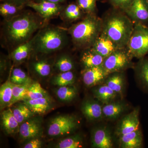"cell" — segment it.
<instances>
[{
  "instance_id": "6da1fadb",
  "label": "cell",
  "mask_w": 148,
  "mask_h": 148,
  "mask_svg": "<svg viewBox=\"0 0 148 148\" xmlns=\"http://www.w3.org/2000/svg\"><path fill=\"white\" fill-rule=\"evenodd\" d=\"M42 25L40 18L32 12H22L12 18L5 20L3 36L8 45L15 48L31 40Z\"/></svg>"
},
{
  "instance_id": "7a4b0ae2",
  "label": "cell",
  "mask_w": 148,
  "mask_h": 148,
  "mask_svg": "<svg viewBox=\"0 0 148 148\" xmlns=\"http://www.w3.org/2000/svg\"><path fill=\"white\" fill-rule=\"evenodd\" d=\"M134 24L126 14H110L103 21L102 33L119 49L126 47L134 29Z\"/></svg>"
},
{
  "instance_id": "3957f363",
  "label": "cell",
  "mask_w": 148,
  "mask_h": 148,
  "mask_svg": "<svg viewBox=\"0 0 148 148\" xmlns=\"http://www.w3.org/2000/svg\"><path fill=\"white\" fill-rule=\"evenodd\" d=\"M88 14L68 31L74 45L78 48L85 49L92 47L102 32L103 21L92 14Z\"/></svg>"
},
{
  "instance_id": "277c9868",
  "label": "cell",
  "mask_w": 148,
  "mask_h": 148,
  "mask_svg": "<svg viewBox=\"0 0 148 148\" xmlns=\"http://www.w3.org/2000/svg\"><path fill=\"white\" fill-rule=\"evenodd\" d=\"M68 31L58 27L40 29L33 37V51L49 54L62 49L68 43Z\"/></svg>"
},
{
  "instance_id": "5b68a950",
  "label": "cell",
  "mask_w": 148,
  "mask_h": 148,
  "mask_svg": "<svg viewBox=\"0 0 148 148\" xmlns=\"http://www.w3.org/2000/svg\"><path fill=\"white\" fill-rule=\"evenodd\" d=\"M126 47L131 56L144 58L148 54V26L135 23L134 29Z\"/></svg>"
},
{
  "instance_id": "8992f818",
  "label": "cell",
  "mask_w": 148,
  "mask_h": 148,
  "mask_svg": "<svg viewBox=\"0 0 148 148\" xmlns=\"http://www.w3.org/2000/svg\"><path fill=\"white\" fill-rule=\"evenodd\" d=\"M78 125V121L74 116H59L50 122L48 127L47 133L52 137L69 135L77 128Z\"/></svg>"
},
{
  "instance_id": "52a82bcc",
  "label": "cell",
  "mask_w": 148,
  "mask_h": 148,
  "mask_svg": "<svg viewBox=\"0 0 148 148\" xmlns=\"http://www.w3.org/2000/svg\"><path fill=\"white\" fill-rule=\"evenodd\" d=\"M131 56L127 51L119 49L105 58L102 66L108 75L115 72H121L129 67Z\"/></svg>"
},
{
  "instance_id": "ba28073f",
  "label": "cell",
  "mask_w": 148,
  "mask_h": 148,
  "mask_svg": "<svg viewBox=\"0 0 148 148\" xmlns=\"http://www.w3.org/2000/svg\"><path fill=\"white\" fill-rule=\"evenodd\" d=\"M26 6L33 9L44 19H48L57 16L61 13L65 7L61 4L46 1H31Z\"/></svg>"
},
{
  "instance_id": "9c48e42d",
  "label": "cell",
  "mask_w": 148,
  "mask_h": 148,
  "mask_svg": "<svg viewBox=\"0 0 148 148\" xmlns=\"http://www.w3.org/2000/svg\"><path fill=\"white\" fill-rule=\"evenodd\" d=\"M124 11L135 23L148 26V4L146 0H133Z\"/></svg>"
},
{
  "instance_id": "30bf717a",
  "label": "cell",
  "mask_w": 148,
  "mask_h": 148,
  "mask_svg": "<svg viewBox=\"0 0 148 148\" xmlns=\"http://www.w3.org/2000/svg\"><path fill=\"white\" fill-rule=\"evenodd\" d=\"M140 109L136 108L122 119L116 130L117 135L127 134L140 129Z\"/></svg>"
},
{
  "instance_id": "8fae6325",
  "label": "cell",
  "mask_w": 148,
  "mask_h": 148,
  "mask_svg": "<svg viewBox=\"0 0 148 148\" xmlns=\"http://www.w3.org/2000/svg\"><path fill=\"white\" fill-rule=\"evenodd\" d=\"M91 145L93 148L112 147V139L108 128L100 127L93 130L91 134Z\"/></svg>"
},
{
  "instance_id": "7c38bea8",
  "label": "cell",
  "mask_w": 148,
  "mask_h": 148,
  "mask_svg": "<svg viewBox=\"0 0 148 148\" xmlns=\"http://www.w3.org/2000/svg\"><path fill=\"white\" fill-rule=\"evenodd\" d=\"M82 75L83 82L88 87L95 86L106 79L108 76L102 66L85 68Z\"/></svg>"
},
{
  "instance_id": "4fadbf2b",
  "label": "cell",
  "mask_w": 148,
  "mask_h": 148,
  "mask_svg": "<svg viewBox=\"0 0 148 148\" xmlns=\"http://www.w3.org/2000/svg\"><path fill=\"white\" fill-rule=\"evenodd\" d=\"M40 122L35 119H30L20 125L19 134L23 140H31L38 138L41 133Z\"/></svg>"
},
{
  "instance_id": "5bb4252c",
  "label": "cell",
  "mask_w": 148,
  "mask_h": 148,
  "mask_svg": "<svg viewBox=\"0 0 148 148\" xmlns=\"http://www.w3.org/2000/svg\"><path fill=\"white\" fill-rule=\"evenodd\" d=\"M91 48L96 53L104 58L108 56L115 51L119 49L111 40L102 33Z\"/></svg>"
},
{
  "instance_id": "9a60e30c",
  "label": "cell",
  "mask_w": 148,
  "mask_h": 148,
  "mask_svg": "<svg viewBox=\"0 0 148 148\" xmlns=\"http://www.w3.org/2000/svg\"><path fill=\"white\" fill-rule=\"evenodd\" d=\"M119 147L123 148H140L143 146V136L140 129L119 136Z\"/></svg>"
},
{
  "instance_id": "2e32d148",
  "label": "cell",
  "mask_w": 148,
  "mask_h": 148,
  "mask_svg": "<svg viewBox=\"0 0 148 148\" xmlns=\"http://www.w3.org/2000/svg\"><path fill=\"white\" fill-rule=\"evenodd\" d=\"M81 110L87 119L98 120L103 117V108L98 102L92 100H86L82 103Z\"/></svg>"
},
{
  "instance_id": "e0dca14e",
  "label": "cell",
  "mask_w": 148,
  "mask_h": 148,
  "mask_svg": "<svg viewBox=\"0 0 148 148\" xmlns=\"http://www.w3.org/2000/svg\"><path fill=\"white\" fill-rule=\"evenodd\" d=\"M24 103L34 114H42L49 110L52 106L51 100L49 96L34 99H24Z\"/></svg>"
},
{
  "instance_id": "ac0fdd59",
  "label": "cell",
  "mask_w": 148,
  "mask_h": 148,
  "mask_svg": "<svg viewBox=\"0 0 148 148\" xmlns=\"http://www.w3.org/2000/svg\"><path fill=\"white\" fill-rule=\"evenodd\" d=\"M1 122L3 129L8 135L15 134L19 131V124L11 109L3 111L1 115Z\"/></svg>"
},
{
  "instance_id": "d6986e66",
  "label": "cell",
  "mask_w": 148,
  "mask_h": 148,
  "mask_svg": "<svg viewBox=\"0 0 148 148\" xmlns=\"http://www.w3.org/2000/svg\"><path fill=\"white\" fill-rule=\"evenodd\" d=\"M33 37L27 42L15 48L11 53V57L14 62L19 63L26 60L33 51Z\"/></svg>"
},
{
  "instance_id": "ffe728a7",
  "label": "cell",
  "mask_w": 148,
  "mask_h": 148,
  "mask_svg": "<svg viewBox=\"0 0 148 148\" xmlns=\"http://www.w3.org/2000/svg\"><path fill=\"white\" fill-rule=\"evenodd\" d=\"M81 57V62L85 68L102 66L105 58L89 48L84 49Z\"/></svg>"
},
{
  "instance_id": "44dd1931",
  "label": "cell",
  "mask_w": 148,
  "mask_h": 148,
  "mask_svg": "<svg viewBox=\"0 0 148 148\" xmlns=\"http://www.w3.org/2000/svg\"><path fill=\"white\" fill-rule=\"evenodd\" d=\"M125 109L124 103L116 102L106 104L103 107V114L110 119H115L123 113Z\"/></svg>"
},
{
  "instance_id": "7402d4cb",
  "label": "cell",
  "mask_w": 148,
  "mask_h": 148,
  "mask_svg": "<svg viewBox=\"0 0 148 148\" xmlns=\"http://www.w3.org/2000/svg\"><path fill=\"white\" fill-rule=\"evenodd\" d=\"M95 98L104 104L110 103L116 97L117 93L112 90L107 85H103L93 90Z\"/></svg>"
},
{
  "instance_id": "603a6c76",
  "label": "cell",
  "mask_w": 148,
  "mask_h": 148,
  "mask_svg": "<svg viewBox=\"0 0 148 148\" xmlns=\"http://www.w3.org/2000/svg\"><path fill=\"white\" fill-rule=\"evenodd\" d=\"M13 83L10 81V77L0 88V105L1 109L5 107H10L12 98Z\"/></svg>"
},
{
  "instance_id": "cb8c5ba5",
  "label": "cell",
  "mask_w": 148,
  "mask_h": 148,
  "mask_svg": "<svg viewBox=\"0 0 148 148\" xmlns=\"http://www.w3.org/2000/svg\"><path fill=\"white\" fill-rule=\"evenodd\" d=\"M106 79L105 83L117 94L121 95L124 85V77L121 72L110 74Z\"/></svg>"
},
{
  "instance_id": "d4e9b609",
  "label": "cell",
  "mask_w": 148,
  "mask_h": 148,
  "mask_svg": "<svg viewBox=\"0 0 148 148\" xmlns=\"http://www.w3.org/2000/svg\"><path fill=\"white\" fill-rule=\"evenodd\" d=\"M136 73L143 87L148 90V58H141L136 66Z\"/></svg>"
},
{
  "instance_id": "484cf974",
  "label": "cell",
  "mask_w": 148,
  "mask_h": 148,
  "mask_svg": "<svg viewBox=\"0 0 148 148\" xmlns=\"http://www.w3.org/2000/svg\"><path fill=\"white\" fill-rule=\"evenodd\" d=\"M14 115L19 125L32 118L34 114L25 103H20L12 110Z\"/></svg>"
},
{
  "instance_id": "4316f807",
  "label": "cell",
  "mask_w": 148,
  "mask_h": 148,
  "mask_svg": "<svg viewBox=\"0 0 148 148\" xmlns=\"http://www.w3.org/2000/svg\"><path fill=\"white\" fill-rule=\"evenodd\" d=\"M82 10L77 4L71 3L65 7L61 13L64 20L67 21H74L81 17Z\"/></svg>"
},
{
  "instance_id": "83f0119b",
  "label": "cell",
  "mask_w": 148,
  "mask_h": 148,
  "mask_svg": "<svg viewBox=\"0 0 148 148\" xmlns=\"http://www.w3.org/2000/svg\"><path fill=\"white\" fill-rule=\"evenodd\" d=\"M24 8L10 3L2 2L0 5V14L5 20L9 19L22 12Z\"/></svg>"
},
{
  "instance_id": "f1b7e54d",
  "label": "cell",
  "mask_w": 148,
  "mask_h": 148,
  "mask_svg": "<svg viewBox=\"0 0 148 148\" xmlns=\"http://www.w3.org/2000/svg\"><path fill=\"white\" fill-rule=\"evenodd\" d=\"M32 83L29 82L22 84H13L12 98L10 107L18 101H23L26 98L28 88Z\"/></svg>"
},
{
  "instance_id": "f546056e",
  "label": "cell",
  "mask_w": 148,
  "mask_h": 148,
  "mask_svg": "<svg viewBox=\"0 0 148 148\" xmlns=\"http://www.w3.org/2000/svg\"><path fill=\"white\" fill-rule=\"evenodd\" d=\"M83 147V142L81 136L76 135L64 138L55 146L58 148H80Z\"/></svg>"
},
{
  "instance_id": "4dcf8cb0",
  "label": "cell",
  "mask_w": 148,
  "mask_h": 148,
  "mask_svg": "<svg viewBox=\"0 0 148 148\" xmlns=\"http://www.w3.org/2000/svg\"><path fill=\"white\" fill-rule=\"evenodd\" d=\"M77 90L75 87L70 86H60L56 90V94L61 101L70 102L76 97Z\"/></svg>"
},
{
  "instance_id": "1f68e13d",
  "label": "cell",
  "mask_w": 148,
  "mask_h": 148,
  "mask_svg": "<svg viewBox=\"0 0 148 148\" xmlns=\"http://www.w3.org/2000/svg\"><path fill=\"white\" fill-rule=\"evenodd\" d=\"M75 80V74L71 71L62 72L56 75L52 80V83L54 85L59 86L71 85Z\"/></svg>"
},
{
  "instance_id": "d6a6232c",
  "label": "cell",
  "mask_w": 148,
  "mask_h": 148,
  "mask_svg": "<svg viewBox=\"0 0 148 148\" xmlns=\"http://www.w3.org/2000/svg\"><path fill=\"white\" fill-rule=\"evenodd\" d=\"M48 94L39 83H32L28 88L27 97L25 99H34L47 97Z\"/></svg>"
},
{
  "instance_id": "836d02e7",
  "label": "cell",
  "mask_w": 148,
  "mask_h": 148,
  "mask_svg": "<svg viewBox=\"0 0 148 148\" xmlns=\"http://www.w3.org/2000/svg\"><path fill=\"white\" fill-rule=\"evenodd\" d=\"M32 67L35 73L40 76H49L52 71L51 65L45 60H39L33 62Z\"/></svg>"
},
{
  "instance_id": "e575fe53",
  "label": "cell",
  "mask_w": 148,
  "mask_h": 148,
  "mask_svg": "<svg viewBox=\"0 0 148 148\" xmlns=\"http://www.w3.org/2000/svg\"><path fill=\"white\" fill-rule=\"evenodd\" d=\"M10 79L12 83L15 84H22L32 82V79L27 73L19 68H14L12 70Z\"/></svg>"
},
{
  "instance_id": "d590c367",
  "label": "cell",
  "mask_w": 148,
  "mask_h": 148,
  "mask_svg": "<svg viewBox=\"0 0 148 148\" xmlns=\"http://www.w3.org/2000/svg\"><path fill=\"white\" fill-rule=\"evenodd\" d=\"M55 66L61 73L71 71L74 67L71 58L67 55L60 56L56 61Z\"/></svg>"
},
{
  "instance_id": "8d00e7d4",
  "label": "cell",
  "mask_w": 148,
  "mask_h": 148,
  "mask_svg": "<svg viewBox=\"0 0 148 148\" xmlns=\"http://www.w3.org/2000/svg\"><path fill=\"white\" fill-rule=\"evenodd\" d=\"M97 0H77V4L82 10L88 14H92L96 8Z\"/></svg>"
},
{
  "instance_id": "74e56055",
  "label": "cell",
  "mask_w": 148,
  "mask_h": 148,
  "mask_svg": "<svg viewBox=\"0 0 148 148\" xmlns=\"http://www.w3.org/2000/svg\"><path fill=\"white\" fill-rule=\"evenodd\" d=\"M133 0H111L115 7L124 11L131 3Z\"/></svg>"
},
{
  "instance_id": "f35d334b",
  "label": "cell",
  "mask_w": 148,
  "mask_h": 148,
  "mask_svg": "<svg viewBox=\"0 0 148 148\" xmlns=\"http://www.w3.org/2000/svg\"><path fill=\"white\" fill-rule=\"evenodd\" d=\"M42 142L38 138H33L24 146V148H40L42 146Z\"/></svg>"
},
{
  "instance_id": "ab89813d",
  "label": "cell",
  "mask_w": 148,
  "mask_h": 148,
  "mask_svg": "<svg viewBox=\"0 0 148 148\" xmlns=\"http://www.w3.org/2000/svg\"><path fill=\"white\" fill-rule=\"evenodd\" d=\"M34 0H1V1L2 2L10 3L18 6L24 7L26 6L28 3Z\"/></svg>"
},
{
  "instance_id": "60d3db41",
  "label": "cell",
  "mask_w": 148,
  "mask_h": 148,
  "mask_svg": "<svg viewBox=\"0 0 148 148\" xmlns=\"http://www.w3.org/2000/svg\"><path fill=\"white\" fill-rule=\"evenodd\" d=\"M41 1H48L51 2L61 4L65 2L66 0H36V1H34L36 2H38Z\"/></svg>"
},
{
  "instance_id": "b9f144b4",
  "label": "cell",
  "mask_w": 148,
  "mask_h": 148,
  "mask_svg": "<svg viewBox=\"0 0 148 148\" xmlns=\"http://www.w3.org/2000/svg\"><path fill=\"white\" fill-rule=\"evenodd\" d=\"M146 1H147V3L148 4V0H146Z\"/></svg>"
}]
</instances>
